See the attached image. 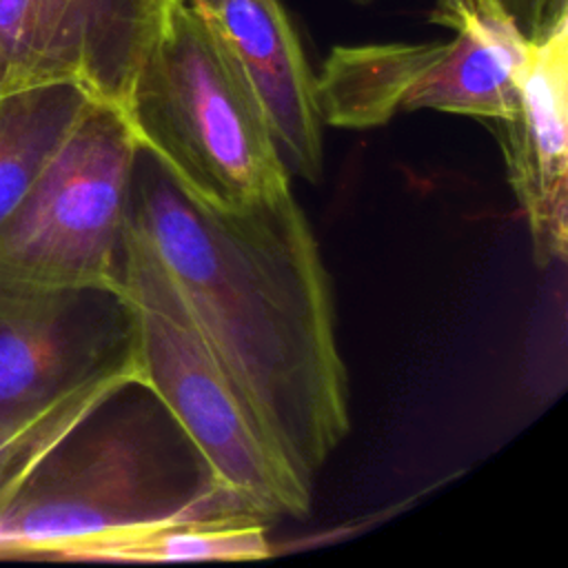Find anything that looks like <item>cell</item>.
Masks as SVG:
<instances>
[{
	"label": "cell",
	"mask_w": 568,
	"mask_h": 568,
	"mask_svg": "<svg viewBox=\"0 0 568 568\" xmlns=\"http://www.w3.org/2000/svg\"><path fill=\"white\" fill-rule=\"evenodd\" d=\"M126 224L169 273L268 446L313 488L351 428L348 375L331 277L293 191L211 209L140 149Z\"/></svg>",
	"instance_id": "1"
},
{
	"label": "cell",
	"mask_w": 568,
	"mask_h": 568,
	"mask_svg": "<svg viewBox=\"0 0 568 568\" xmlns=\"http://www.w3.org/2000/svg\"><path fill=\"white\" fill-rule=\"evenodd\" d=\"M171 519H260L220 486L138 379L104 395L0 477V557L73 559Z\"/></svg>",
	"instance_id": "2"
},
{
	"label": "cell",
	"mask_w": 568,
	"mask_h": 568,
	"mask_svg": "<svg viewBox=\"0 0 568 568\" xmlns=\"http://www.w3.org/2000/svg\"><path fill=\"white\" fill-rule=\"evenodd\" d=\"M131 131L191 197L237 211L291 189V173L233 55L173 0L122 106Z\"/></svg>",
	"instance_id": "3"
},
{
	"label": "cell",
	"mask_w": 568,
	"mask_h": 568,
	"mask_svg": "<svg viewBox=\"0 0 568 568\" xmlns=\"http://www.w3.org/2000/svg\"><path fill=\"white\" fill-rule=\"evenodd\" d=\"M120 293L133 317L144 384L204 459L213 479L264 521L304 517L311 488L275 455L149 244L126 224Z\"/></svg>",
	"instance_id": "4"
},
{
	"label": "cell",
	"mask_w": 568,
	"mask_h": 568,
	"mask_svg": "<svg viewBox=\"0 0 568 568\" xmlns=\"http://www.w3.org/2000/svg\"><path fill=\"white\" fill-rule=\"evenodd\" d=\"M133 379L120 291L0 284V477Z\"/></svg>",
	"instance_id": "5"
},
{
	"label": "cell",
	"mask_w": 568,
	"mask_h": 568,
	"mask_svg": "<svg viewBox=\"0 0 568 568\" xmlns=\"http://www.w3.org/2000/svg\"><path fill=\"white\" fill-rule=\"evenodd\" d=\"M428 22L455 36L446 42L333 47L315 75L324 124L371 129L419 109L508 120L528 40L501 2L435 0Z\"/></svg>",
	"instance_id": "6"
},
{
	"label": "cell",
	"mask_w": 568,
	"mask_h": 568,
	"mask_svg": "<svg viewBox=\"0 0 568 568\" xmlns=\"http://www.w3.org/2000/svg\"><path fill=\"white\" fill-rule=\"evenodd\" d=\"M138 153L124 111L91 98L0 224V284L120 291Z\"/></svg>",
	"instance_id": "7"
},
{
	"label": "cell",
	"mask_w": 568,
	"mask_h": 568,
	"mask_svg": "<svg viewBox=\"0 0 568 568\" xmlns=\"http://www.w3.org/2000/svg\"><path fill=\"white\" fill-rule=\"evenodd\" d=\"M173 0H0V95L69 82L124 106Z\"/></svg>",
	"instance_id": "8"
},
{
	"label": "cell",
	"mask_w": 568,
	"mask_h": 568,
	"mask_svg": "<svg viewBox=\"0 0 568 568\" xmlns=\"http://www.w3.org/2000/svg\"><path fill=\"white\" fill-rule=\"evenodd\" d=\"M499 124L510 191L526 217L539 268L568 251V20L528 40L517 106Z\"/></svg>",
	"instance_id": "9"
},
{
	"label": "cell",
	"mask_w": 568,
	"mask_h": 568,
	"mask_svg": "<svg viewBox=\"0 0 568 568\" xmlns=\"http://www.w3.org/2000/svg\"><path fill=\"white\" fill-rule=\"evenodd\" d=\"M242 71L291 175L324 173V120L315 73L282 0H211L195 7Z\"/></svg>",
	"instance_id": "10"
},
{
	"label": "cell",
	"mask_w": 568,
	"mask_h": 568,
	"mask_svg": "<svg viewBox=\"0 0 568 568\" xmlns=\"http://www.w3.org/2000/svg\"><path fill=\"white\" fill-rule=\"evenodd\" d=\"M91 95L75 84H40L0 95V224L22 200Z\"/></svg>",
	"instance_id": "11"
},
{
	"label": "cell",
	"mask_w": 568,
	"mask_h": 568,
	"mask_svg": "<svg viewBox=\"0 0 568 568\" xmlns=\"http://www.w3.org/2000/svg\"><path fill=\"white\" fill-rule=\"evenodd\" d=\"M268 555L266 521L171 519L100 541L87 552L84 561H255Z\"/></svg>",
	"instance_id": "12"
},
{
	"label": "cell",
	"mask_w": 568,
	"mask_h": 568,
	"mask_svg": "<svg viewBox=\"0 0 568 568\" xmlns=\"http://www.w3.org/2000/svg\"><path fill=\"white\" fill-rule=\"evenodd\" d=\"M526 40H537L568 20V0H499Z\"/></svg>",
	"instance_id": "13"
},
{
	"label": "cell",
	"mask_w": 568,
	"mask_h": 568,
	"mask_svg": "<svg viewBox=\"0 0 568 568\" xmlns=\"http://www.w3.org/2000/svg\"><path fill=\"white\" fill-rule=\"evenodd\" d=\"M186 2H191L193 7H202V4H206V2H211V0H186Z\"/></svg>",
	"instance_id": "14"
},
{
	"label": "cell",
	"mask_w": 568,
	"mask_h": 568,
	"mask_svg": "<svg viewBox=\"0 0 568 568\" xmlns=\"http://www.w3.org/2000/svg\"><path fill=\"white\" fill-rule=\"evenodd\" d=\"M355 2H368V0H355Z\"/></svg>",
	"instance_id": "15"
}]
</instances>
